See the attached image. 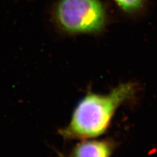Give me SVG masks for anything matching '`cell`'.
I'll use <instances>...</instances> for the list:
<instances>
[{
	"label": "cell",
	"mask_w": 157,
	"mask_h": 157,
	"mask_svg": "<svg viewBox=\"0 0 157 157\" xmlns=\"http://www.w3.org/2000/svg\"><path fill=\"white\" fill-rule=\"evenodd\" d=\"M136 85L122 83L105 94L88 92L78 102L67 126L60 130L67 140H87L104 134L117 109L134 96Z\"/></svg>",
	"instance_id": "6da1fadb"
},
{
	"label": "cell",
	"mask_w": 157,
	"mask_h": 157,
	"mask_svg": "<svg viewBox=\"0 0 157 157\" xmlns=\"http://www.w3.org/2000/svg\"><path fill=\"white\" fill-rule=\"evenodd\" d=\"M55 16L58 26L71 34L98 33L106 22L105 9L100 0H60Z\"/></svg>",
	"instance_id": "7a4b0ae2"
},
{
	"label": "cell",
	"mask_w": 157,
	"mask_h": 157,
	"mask_svg": "<svg viewBox=\"0 0 157 157\" xmlns=\"http://www.w3.org/2000/svg\"><path fill=\"white\" fill-rule=\"evenodd\" d=\"M114 147L110 141H84L73 149V157H111Z\"/></svg>",
	"instance_id": "3957f363"
},
{
	"label": "cell",
	"mask_w": 157,
	"mask_h": 157,
	"mask_svg": "<svg viewBox=\"0 0 157 157\" xmlns=\"http://www.w3.org/2000/svg\"><path fill=\"white\" fill-rule=\"evenodd\" d=\"M122 11L127 13H134L143 8L145 0H113Z\"/></svg>",
	"instance_id": "277c9868"
}]
</instances>
